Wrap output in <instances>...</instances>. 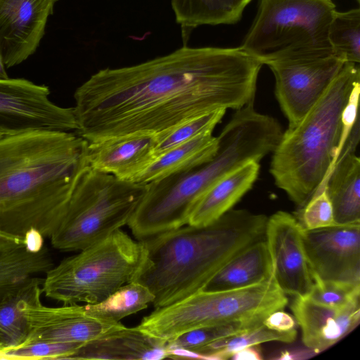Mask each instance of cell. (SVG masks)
<instances>
[{
  "label": "cell",
  "instance_id": "obj_1",
  "mask_svg": "<svg viewBox=\"0 0 360 360\" xmlns=\"http://www.w3.org/2000/svg\"><path fill=\"white\" fill-rule=\"evenodd\" d=\"M262 64L240 47H183L131 66L107 68L75 90L76 133L89 143L163 133L255 99Z\"/></svg>",
  "mask_w": 360,
  "mask_h": 360
},
{
  "label": "cell",
  "instance_id": "obj_2",
  "mask_svg": "<svg viewBox=\"0 0 360 360\" xmlns=\"http://www.w3.org/2000/svg\"><path fill=\"white\" fill-rule=\"evenodd\" d=\"M88 141L72 131L0 136V231L50 238L63 219Z\"/></svg>",
  "mask_w": 360,
  "mask_h": 360
},
{
  "label": "cell",
  "instance_id": "obj_3",
  "mask_svg": "<svg viewBox=\"0 0 360 360\" xmlns=\"http://www.w3.org/2000/svg\"><path fill=\"white\" fill-rule=\"evenodd\" d=\"M267 217L231 210L206 226L186 224L143 240L145 264L136 281L153 295L155 309L204 289L236 255L264 237Z\"/></svg>",
  "mask_w": 360,
  "mask_h": 360
},
{
  "label": "cell",
  "instance_id": "obj_4",
  "mask_svg": "<svg viewBox=\"0 0 360 360\" xmlns=\"http://www.w3.org/2000/svg\"><path fill=\"white\" fill-rule=\"evenodd\" d=\"M359 63L346 62L328 88L273 151L270 173L276 185L302 207L328 176L341 150L342 112L355 85Z\"/></svg>",
  "mask_w": 360,
  "mask_h": 360
},
{
  "label": "cell",
  "instance_id": "obj_5",
  "mask_svg": "<svg viewBox=\"0 0 360 360\" xmlns=\"http://www.w3.org/2000/svg\"><path fill=\"white\" fill-rule=\"evenodd\" d=\"M146 259L143 240L116 230L53 265L43 278V294L63 304L98 303L136 281Z\"/></svg>",
  "mask_w": 360,
  "mask_h": 360
},
{
  "label": "cell",
  "instance_id": "obj_6",
  "mask_svg": "<svg viewBox=\"0 0 360 360\" xmlns=\"http://www.w3.org/2000/svg\"><path fill=\"white\" fill-rule=\"evenodd\" d=\"M147 184L124 181L87 165L75 182L65 215L50 238L65 252L79 251L128 224Z\"/></svg>",
  "mask_w": 360,
  "mask_h": 360
},
{
  "label": "cell",
  "instance_id": "obj_7",
  "mask_svg": "<svg viewBox=\"0 0 360 360\" xmlns=\"http://www.w3.org/2000/svg\"><path fill=\"white\" fill-rule=\"evenodd\" d=\"M288 303L273 272L245 288L198 291L172 304L155 309L136 326L154 338L169 342L188 331L236 321L266 318Z\"/></svg>",
  "mask_w": 360,
  "mask_h": 360
},
{
  "label": "cell",
  "instance_id": "obj_8",
  "mask_svg": "<svg viewBox=\"0 0 360 360\" xmlns=\"http://www.w3.org/2000/svg\"><path fill=\"white\" fill-rule=\"evenodd\" d=\"M335 11L333 0H259L239 47L262 65L281 58L334 53L328 28Z\"/></svg>",
  "mask_w": 360,
  "mask_h": 360
},
{
  "label": "cell",
  "instance_id": "obj_9",
  "mask_svg": "<svg viewBox=\"0 0 360 360\" xmlns=\"http://www.w3.org/2000/svg\"><path fill=\"white\" fill-rule=\"evenodd\" d=\"M346 61L335 53L290 57L266 63L275 79V94L288 121L297 124L320 99Z\"/></svg>",
  "mask_w": 360,
  "mask_h": 360
},
{
  "label": "cell",
  "instance_id": "obj_10",
  "mask_svg": "<svg viewBox=\"0 0 360 360\" xmlns=\"http://www.w3.org/2000/svg\"><path fill=\"white\" fill-rule=\"evenodd\" d=\"M50 90L23 78L0 79V130L73 131L77 128L73 108L49 99Z\"/></svg>",
  "mask_w": 360,
  "mask_h": 360
},
{
  "label": "cell",
  "instance_id": "obj_11",
  "mask_svg": "<svg viewBox=\"0 0 360 360\" xmlns=\"http://www.w3.org/2000/svg\"><path fill=\"white\" fill-rule=\"evenodd\" d=\"M24 314L27 335L22 343L43 340L84 345L125 327L97 317L79 304L52 307L39 299L27 302Z\"/></svg>",
  "mask_w": 360,
  "mask_h": 360
},
{
  "label": "cell",
  "instance_id": "obj_12",
  "mask_svg": "<svg viewBox=\"0 0 360 360\" xmlns=\"http://www.w3.org/2000/svg\"><path fill=\"white\" fill-rule=\"evenodd\" d=\"M312 279L360 284V224L302 229Z\"/></svg>",
  "mask_w": 360,
  "mask_h": 360
},
{
  "label": "cell",
  "instance_id": "obj_13",
  "mask_svg": "<svg viewBox=\"0 0 360 360\" xmlns=\"http://www.w3.org/2000/svg\"><path fill=\"white\" fill-rule=\"evenodd\" d=\"M302 232L298 219L287 212L278 211L267 219L264 238L273 274L280 289L294 297L308 295L314 283Z\"/></svg>",
  "mask_w": 360,
  "mask_h": 360
},
{
  "label": "cell",
  "instance_id": "obj_14",
  "mask_svg": "<svg viewBox=\"0 0 360 360\" xmlns=\"http://www.w3.org/2000/svg\"><path fill=\"white\" fill-rule=\"evenodd\" d=\"M58 0H0V57L6 68L32 55Z\"/></svg>",
  "mask_w": 360,
  "mask_h": 360
},
{
  "label": "cell",
  "instance_id": "obj_15",
  "mask_svg": "<svg viewBox=\"0 0 360 360\" xmlns=\"http://www.w3.org/2000/svg\"><path fill=\"white\" fill-rule=\"evenodd\" d=\"M290 309L301 328L303 344L316 354L336 344L360 321V301L333 307L316 303L308 296H297Z\"/></svg>",
  "mask_w": 360,
  "mask_h": 360
},
{
  "label": "cell",
  "instance_id": "obj_16",
  "mask_svg": "<svg viewBox=\"0 0 360 360\" xmlns=\"http://www.w3.org/2000/svg\"><path fill=\"white\" fill-rule=\"evenodd\" d=\"M155 135L114 137L87 144V165L119 179L132 181L155 158Z\"/></svg>",
  "mask_w": 360,
  "mask_h": 360
},
{
  "label": "cell",
  "instance_id": "obj_17",
  "mask_svg": "<svg viewBox=\"0 0 360 360\" xmlns=\"http://www.w3.org/2000/svg\"><path fill=\"white\" fill-rule=\"evenodd\" d=\"M259 167L257 161L248 162L212 184L194 204L188 224L206 226L231 210L252 188Z\"/></svg>",
  "mask_w": 360,
  "mask_h": 360
},
{
  "label": "cell",
  "instance_id": "obj_18",
  "mask_svg": "<svg viewBox=\"0 0 360 360\" xmlns=\"http://www.w3.org/2000/svg\"><path fill=\"white\" fill-rule=\"evenodd\" d=\"M167 342L124 327L82 346L71 359H141L168 358Z\"/></svg>",
  "mask_w": 360,
  "mask_h": 360
},
{
  "label": "cell",
  "instance_id": "obj_19",
  "mask_svg": "<svg viewBox=\"0 0 360 360\" xmlns=\"http://www.w3.org/2000/svg\"><path fill=\"white\" fill-rule=\"evenodd\" d=\"M271 273V257L264 237L231 258L202 290L220 291L245 288L266 280Z\"/></svg>",
  "mask_w": 360,
  "mask_h": 360
},
{
  "label": "cell",
  "instance_id": "obj_20",
  "mask_svg": "<svg viewBox=\"0 0 360 360\" xmlns=\"http://www.w3.org/2000/svg\"><path fill=\"white\" fill-rule=\"evenodd\" d=\"M327 191L337 224H360V160L340 153L328 176Z\"/></svg>",
  "mask_w": 360,
  "mask_h": 360
},
{
  "label": "cell",
  "instance_id": "obj_21",
  "mask_svg": "<svg viewBox=\"0 0 360 360\" xmlns=\"http://www.w3.org/2000/svg\"><path fill=\"white\" fill-rule=\"evenodd\" d=\"M218 147L217 136L205 132L156 156L132 181L148 184L210 160Z\"/></svg>",
  "mask_w": 360,
  "mask_h": 360
},
{
  "label": "cell",
  "instance_id": "obj_22",
  "mask_svg": "<svg viewBox=\"0 0 360 360\" xmlns=\"http://www.w3.org/2000/svg\"><path fill=\"white\" fill-rule=\"evenodd\" d=\"M53 265L46 247L27 240L0 250V299L28 279L46 274Z\"/></svg>",
  "mask_w": 360,
  "mask_h": 360
},
{
  "label": "cell",
  "instance_id": "obj_23",
  "mask_svg": "<svg viewBox=\"0 0 360 360\" xmlns=\"http://www.w3.org/2000/svg\"><path fill=\"white\" fill-rule=\"evenodd\" d=\"M252 0H172L176 21L184 39L195 27L203 25H230L240 20Z\"/></svg>",
  "mask_w": 360,
  "mask_h": 360
},
{
  "label": "cell",
  "instance_id": "obj_24",
  "mask_svg": "<svg viewBox=\"0 0 360 360\" xmlns=\"http://www.w3.org/2000/svg\"><path fill=\"white\" fill-rule=\"evenodd\" d=\"M42 283L43 278L34 276L0 299V345L4 352L25 340L24 309L27 302L41 299Z\"/></svg>",
  "mask_w": 360,
  "mask_h": 360
},
{
  "label": "cell",
  "instance_id": "obj_25",
  "mask_svg": "<svg viewBox=\"0 0 360 360\" xmlns=\"http://www.w3.org/2000/svg\"><path fill=\"white\" fill-rule=\"evenodd\" d=\"M257 318L205 326L184 333L167 342L168 358L196 359L195 353L202 347L221 338L234 335L263 324Z\"/></svg>",
  "mask_w": 360,
  "mask_h": 360
},
{
  "label": "cell",
  "instance_id": "obj_26",
  "mask_svg": "<svg viewBox=\"0 0 360 360\" xmlns=\"http://www.w3.org/2000/svg\"><path fill=\"white\" fill-rule=\"evenodd\" d=\"M297 330L281 332L264 324L245 332L215 340L198 349L196 359L224 360L244 347L276 341L291 343L296 340Z\"/></svg>",
  "mask_w": 360,
  "mask_h": 360
},
{
  "label": "cell",
  "instance_id": "obj_27",
  "mask_svg": "<svg viewBox=\"0 0 360 360\" xmlns=\"http://www.w3.org/2000/svg\"><path fill=\"white\" fill-rule=\"evenodd\" d=\"M153 299L147 287L134 281L121 286L103 301L85 306L97 317L120 322L122 319L147 308Z\"/></svg>",
  "mask_w": 360,
  "mask_h": 360
},
{
  "label": "cell",
  "instance_id": "obj_28",
  "mask_svg": "<svg viewBox=\"0 0 360 360\" xmlns=\"http://www.w3.org/2000/svg\"><path fill=\"white\" fill-rule=\"evenodd\" d=\"M333 51L346 62L360 63V8L334 13L328 28Z\"/></svg>",
  "mask_w": 360,
  "mask_h": 360
},
{
  "label": "cell",
  "instance_id": "obj_29",
  "mask_svg": "<svg viewBox=\"0 0 360 360\" xmlns=\"http://www.w3.org/2000/svg\"><path fill=\"white\" fill-rule=\"evenodd\" d=\"M226 111L219 110L192 118L163 133L155 135V158L202 134L212 131Z\"/></svg>",
  "mask_w": 360,
  "mask_h": 360
},
{
  "label": "cell",
  "instance_id": "obj_30",
  "mask_svg": "<svg viewBox=\"0 0 360 360\" xmlns=\"http://www.w3.org/2000/svg\"><path fill=\"white\" fill-rule=\"evenodd\" d=\"M82 346L43 340L27 342L5 351L4 360L71 359Z\"/></svg>",
  "mask_w": 360,
  "mask_h": 360
},
{
  "label": "cell",
  "instance_id": "obj_31",
  "mask_svg": "<svg viewBox=\"0 0 360 360\" xmlns=\"http://www.w3.org/2000/svg\"><path fill=\"white\" fill-rule=\"evenodd\" d=\"M328 176L322 181L311 197L301 207L299 219L304 230H313L338 225L333 208L327 191Z\"/></svg>",
  "mask_w": 360,
  "mask_h": 360
},
{
  "label": "cell",
  "instance_id": "obj_32",
  "mask_svg": "<svg viewBox=\"0 0 360 360\" xmlns=\"http://www.w3.org/2000/svg\"><path fill=\"white\" fill-rule=\"evenodd\" d=\"M308 296L312 301L333 307H342L360 301V284L313 280Z\"/></svg>",
  "mask_w": 360,
  "mask_h": 360
},
{
  "label": "cell",
  "instance_id": "obj_33",
  "mask_svg": "<svg viewBox=\"0 0 360 360\" xmlns=\"http://www.w3.org/2000/svg\"><path fill=\"white\" fill-rule=\"evenodd\" d=\"M263 324L270 329L281 332L296 328L295 318L285 312L283 309L276 310L269 314L264 320Z\"/></svg>",
  "mask_w": 360,
  "mask_h": 360
},
{
  "label": "cell",
  "instance_id": "obj_34",
  "mask_svg": "<svg viewBox=\"0 0 360 360\" xmlns=\"http://www.w3.org/2000/svg\"><path fill=\"white\" fill-rule=\"evenodd\" d=\"M230 359L233 360H261L263 357L259 345H252L236 351Z\"/></svg>",
  "mask_w": 360,
  "mask_h": 360
},
{
  "label": "cell",
  "instance_id": "obj_35",
  "mask_svg": "<svg viewBox=\"0 0 360 360\" xmlns=\"http://www.w3.org/2000/svg\"><path fill=\"white\" fill-rule=\"evenodd\" d=\"M25 238H20L0 231V250L9 249L25 243Z\"/></svg>",
  "mask_w": 360,
  "mask_h": 360
},
{
  "label": "cell",
  "instance_id": "obj_36",
  "mask_svg": "<svg viewBox=\"0 0 360 360\" xmlns=\"http://www.w3.org/2000/svg\"><path fill=\"white\" fill-rule=\"evenodd\" d=\"M6 68L0 57V79H6L8 77Z\"/></svg>",
  "mask_w": 360,
  "mask_h": 360
},
{
  "label": "cell",
  "instance_id": "obj_37",
  "mask_svg": "<svg viewBox=\"0 0 360 360\" xmlns=\"http://www.w3.org/2000/svg\"><path fill=\"white\" fill-rule=\"evenodd\" d=\"M4 348L0 345V360H4L3 354Z\"/></svg>",
  "mask_w": 360,
  "mask_h": 360
},
{
  "label": "cell",
  "instance_id": "obj_38",
  "mask_svg": "<svg viewBox=\"0 0 360 360\" xmlns=\"http://www.w3.org/2000/svg\"><path fill=\"white\" fill-rule=\"evenodd\" d=\"M4 134L1 130H0V136Z\"/></svg>",
  "mask_w": 360,
  "mask_h": 360
},
{
  "label": "cell",
  "instance_id": "obj_39",
  "mask_svg": "<svg viewBox=\"0 0 360 360\" xmlns=\"http://www.w3.org/2000/svg\"><path fill=\"white\" fill-rule=\"evenodd\" d=\"M356 1L359 3V2H360V0H356Z\"/></svg>",
  "mask_w": 360,
  "mask_h": 360
}]
</instances>
